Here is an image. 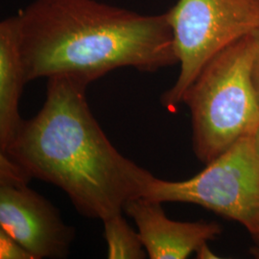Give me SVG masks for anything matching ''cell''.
<instances>
[{"label":"cell","mask_w":259,"mask_h":259,"mask_svg":"<svg viewBox=\"0 0 259 259\" xmlns=\"http://www.w3.org/2000/svg\"><path fill=\"white\" fill-rule=\"evenodd\" d=\"M89 84L68 75L48 78L41 110L23 119L0 154L31 179L63 189L80 214L103 222L144 197L154 176L111 144L89 107Z\"/></svg>","instance_id":"cell-1"},{"label":"cell","mask_w":259,"mask_h":259,"mask_svg":"<svg viewBox=\"0 0 259 259\" xmlns=\"http://www.w3.org/2000/svg\"><path fill=\"white\" fill-rule=\"evenodd\" d=\"M31 177L6 154H0V230L34 259L65 258L75 238L73 227L59 210L28 186Z\"/></svg>","instance_id":"cell-6"},{"label":"cell","mask_w":259,"mask_h":259,"mask_svg":"<svg viewBox=\"0 0 259 259\" xmlns=\"http://www.w3.org/2000/svg\"><path fill=\"white\" fill-rule=\"evenodd\" d=\"M145 198L159 203H186L240 224L259 243V163L253 138L238 141L188 180L154 177Z\"/></svg>","instance_id":"cell-5"},{"label":"cell","mask_w":259,"mask_h":259,"mask_svg":"<svg viewBox=\"0 0 259 259\" xmlns=\"http://www.w3.org/2000/svg\"><path fill=\"white\" fill-rule=\"evenodd\" d=\"M250 253L254 258L259 259V243L250 248Z\"/></svg>","instance_id":"cell-14"},{"label":"cell","mask_w":259,"mask_h":259,"mask_svg":"<svg viewBox=\"0 0 259 259\" xmlns=\"http://www.w3.org/2000/svg\"><path fill=\"white\" fill-rule=\"evenodd\" d=\"M104 237L108 246V258L144 259L147 252L143 243L122 214L103 221Z\"/></svg>","instance_id":"cell-9"},{"label":"cell","mask_w":259,"mask_h":259,"mask_svg":"<svg viewBox=\"0 0 259 259\" xmlns=\"http://www.w3.org/2000/svg\"><path fill=\"white\" fill-rule=\"evenodd\" d=\"M26 81L68 75L93 83L121 67L179 64L166 13L142 15L98 0H34L17 15Z\"/></svg>","instance_id":"cell-2"},{"label":"cell","mask_w":259,"mask_h":259,"mask_svg":"<svg viewBox=\"0 0 259 259\" xmlns=\"http://www.w3.org/2000/svg\"><path fill=\"white\" fill-rule=\"evenodd\" d=\"M0 258L34 259V257L18 241L0 230Z\"/></svg>","instance_id":"cell-10"},{"label":"cell","mask_w":259,"mask_h":259,"mask_svg":"<svg viewBox=\"0 0 259 259\" xmlns=\"http://www.w3.org/2000/svg\"><path fill=\"white\" fill-rule=\"evenodd\" d=\"M196 255L197 258L200 259L219 258V256H217L212 250H210V248L208 247V243H204L196 250Z\"/></svg>","instance_id":"cell-12"},{"label":"cell","mask_w":259,"mask_h":259,"mask_svg":"<svg viewBox=\"0 0 259 259\" xmlns=\"http://www.w3.org/2000/svg\"><path fill=\"white\" fill-rule=\"evenodd\" d=\"M256 48L251 65V80L259 102V29L256 31Z\"/></svg>","instance_id":"cell-11"},{"label":"cell","mask_w":259,"mask_h":259,"mask_svg":"<svg viewBox=\"0 0 259 259\" xmlns=\"http://www.w3.org/2000/svg\"><path fill=\"white\" fill-rule=\"evenodd\" d=\"M256 32L212 57L186 90L195 155L209 163L259 126V102L251 80Z\"/></svg>","instance_id":"cell-3"},{"label":"cell","mask_w":259,"mask_h":259,"mask_svg":"<svg viewBox=\"0 0 259 259\" xmlns=\"http://www.w3.org/2000/svg\"><path fill=\"white\" fill-rule=\"evenodd\" d=\"M27 83L17 16L0 22V153H5L23 119L19 102Z\"/></svg>","instance_id":"cell-8"},{"label":"cell","mask_w":259,"mask_h":259,"mask_svg":"<svg viewBox=\"0 0 259 259\" xmlns=\"http://www.w3.org/2000/svg\"><path fill=\"white\" fill-rule=\"evenodd\" d=\"M253 143H254V149H255V153H256V157L258 159L259 163V126L253 136Z\"/></svg>","instance_id":"cell-13"},{"label":"cell","mask_w":259,"mask_h":259,"mask_svg":"<svg viewBox=\"0 0 259 259\" xmlns=\"http://www.w3.org/2000/svg\"><path fill=\"white\" fill-rule=\"evenodd\" d=\"M166 14L180 73L161 104L174 111L212 57L258 30L259 0H178Z\"/></svg>","instance_id":"cell-4"},{"label":"cell","mask_w":259,"mask_h":259,"mask_svg":"<svg viewBox=\"0 0 259 259\" xmlns=\"http://www.w3.org/2000/svg\"><path fill=\"white\" fill-rule=\"evenodd\" d=\"M124 211L135 221L151 259H185L223 232L217 222H179L169 219L161 203L145 197L126 203Z\"/></svg>","instance_id":"cell-7"}]
</instances>
